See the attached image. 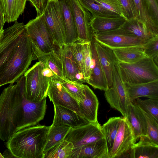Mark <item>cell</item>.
<instances>
[{
    "instance_id": "1",
    "label": "cell",
    "mask_w": 158,
    "mask_h": 158,
    "mask_svg": "<svg viewBox=\"0 0 158 158\" xmlns=\"http://www.w3.org/2000/svg\"><path fill=\"white\" fill-rule=\"evenodd\" d=\"M10 83L0 95V139L7 141L17 131L36 125L43 120L47 108L46 98L34 102L25 94V77Z\"/></svg>"
},
{
    "instance_id": "2",
    "label": "cell",
    "mask_w": 158,
    "mask_h": 158,
    "mask_svg": "<svg viewBox=\"0 0 158 158\" xmlns=\"http://www.w3.org/2000/svg\"><path fill=\"white\" fill-rule=\"evenodd\" d=\"M50 126L36 125L15 133L6 146L17 158H44V149Z\"/></svg>"
},
{
    "instance_id": "3",
    "label": "cell",
    "mask_w": 158,
    "mask_h": 158,
    "mask_svg": "<svg viewBox=\"0 0 158 158\" xmlns=\"http://www.w3.org/2000/svg\"><path fill=\"white\" fill-rule=\"evenodd\" d=\"M36 59L26 29L10 56L0 70V87L16 82L28 70L32 61Z\"/></svg>"
},
{
    "instance_id": "4",
    "label": "cell",
    "mask_w": 158,
    "mask_h": 158,
    "mask_svg": "<svg viewBox=\"0 0 158 158\" xmlns=\"http://www.w3.org/2000/svg\"><path fill=\"white\" fill-rule=\"evenodd\" d=\"M119 73L124 83L136 84L158 80V67L153 59L146 57L132 63L118 61Z\"/></svg>"
},
{
    "instance_id": "5",
    "label": "cell",
    "mask_w": 158,
    "mask_h": 158,
    "mask_svg": "<svg viewBox=\"0 0 158 158\" xmlns=\"http://www.w3.org/2000/svg\"><path fill=\"white\" fill-rule=\"evenodd\" d=\"M44 65L42 62L39 61L23 75L25 77V97L29 101L39 102L47 96L50 79L42 73Z\"/></svg>"
},
{
    "instance_id": "6",
    "label": "cell",
    "mask_w": 158,
    "mask_h": 158,
    "mask_svg": "<svg viewBox=\"0 0 158 158\" xmlns=\"http://www.w3.org/2000/svg\"><path fill=\"white\" fill-rule=\"evenodd\" d=\"M25 26L32 46L46 54L55 50L57 45L48 29L43 14L30 20Z\"/></svg>"
},
{
    "instance_id": "7",
    "label": "cell",
    "mask_w": 158,
    "mask_h": 158,
    "mask_svg": "<svg viewBox=\"0 0 158 158\" xmlns=\"http://www.w3.org/2000/svg\"><path fill=\"white\" fill-rule=\"evenodd\" d=\"M117 62L114 66L112 86L105 91L104 95L110 106L119 111L123 117H125L128 105L131 102L124 83L120 76Z\"/></svg>"
},
{
    "instance_id": "8",
    "label": "cell",
    "mask_w": 158,
    "mask_h": 158,
    "mask_svg": "<svg viewBox=\"0 0 158 158\" xmlns=\"http://www.w3.org/2000/svg\"><path fill=\"white\" fill-rule=\"evenodd\" d=\"M45 23L55 43L61 48L65 44V29L59 1L48 2L43 13Z\"/></svg>"
},
{
    "instance_id": "9",
    "label": "cell",
    "mask_w": 158,
    "mask_h": 158,
    "mask_svg": "<svg viewBox=\"0 0 158 158\" xmlns=\"http://www.w3.org/2000/svg\"><path fill=\"white\" fill-rule=\"evenodd\" d=\"M94 39L112 49L134 46H143L148 42L125 33L119 28L113 30L93 33Z\"/></svg>"
},
{
    "instance_id": "10",
    "label": "cell",
    "mask_w": 158,
    "mask_h": 158,
    "mask_svg": "<svg viewBox=\"0 0 158 158\" xmlns=\"http://www.w3.org/2000/svg\"><path fill=\"white\" fill-rule=\"evenodd\" d=\"M105 138L98 122L89 123L84 125L71 128L64 139L71 142L75 148Z\"/></svg>"
},
{
    "instance_id": "11",
    "label": "cell",
    "mask_w": 158,
    "mask_h": 158,
    "mask_svg": "<svg viewBox=\"0 0 158 158\" xmlns=\"http://www.w3.org/2000/svg\"><path fill=\"white\" fill-rule=\"evenodd\" d=\"M26 31L23 23L17 21L12 26L3 30L0 39V70L10 56Z\"/></svg>"
},
{
    "instance_id": "12",
    "label": "cell",
    "mask_w": 158,
    "mask_h": 158,
    "mask_svg": "<svg viewBox=\"0 0 158 158\" xmlns=\"http://www.w3.org/2000/svg\"><path fill=\"white\" fill-rule=\"evenodd\" d=\"M135 143L131 128L126 118L123 117L109 153V158H120L125 156Z\"/></svg>"
},
{
    "instance_id": "13",
    "label": "cell",
    "mask_w": 158,
    "mask_h": 158,
    "mask_svg": "<svg viewBox=\"0 0 158 158\" xmlns=\"http://www.w3.org/2000/svg\"><path fill=\"white\" fill-rule=\"evenodd\" d=\"M76 26L78 40L90 42L93 37L89 22L92 15L79 0H70Z\"/></svg>"
},
{
    "instance_id": "14",
    "label": "cell",
    "mask_w": 158,
    "mask_h": 158,
    "mask_svg": "<svg viewBox=\"0 0 158 158\" xmlns=\"http://www.w3.org/2000/svg\"><path fill=\"white\" fill-rule=\"evenodd\" d=\"M47 96L54 105L69 108L80 114L78 102L66 91L60 81L49 80Z\"/></svg>"
},
{
    "instance_id": "15",
    "label": "cell",
    "mask_w": 158,
    "mask_h": 158,
    "mask_svg": "<svg viewBox=\"0 0 158 158\" xmlns=\"http://www.w3.org/2000/svg\"><path fill=\"white\" fill-rule=\"evenodd\" d=\"M84 97L78 102L80 115L89 123H96L99 106L98 99L93 91L83 84Z\"/></svg>"
},
{
    "instance_id": "16",
    "label": "cell",
    "mask_w": 158,
    "mask_h": 158,
    "mask_svg": "<svg viewBox=\"0 0 158 158\" xmlns=\"http://www.w3.org/2000/svg\"><path fill=\"white\" fill-rule=\"evenodd\" d=\"M70 158H109L105 138L73 148Z\"/></svg>"
},
{
    "instance_id": "17",
    "label": "cell",
    "mask_w": 158,
    "mask_h": 158,
    "mask_svg": "<svg viewBox=\"0 0 158 158\" xmlns=\"http://www.w3.org/2000/svg\"><path fill=\"white\" fill-rule=\"evenodd\" d=\"M92 61L90 65V75L86 82L95 89L104 91L109 89L106 79L101 65L96 49L94 40L92 39L90 43Z\"/></svg>"
},
{
    "instance_id": "18",
    "label": "cell",
    "mask_w": 158,
    "mask_h": 158,
    "mask_svg": "<svg viewBox=\"0 0 158 158\" xmlns=\"http://www.w3.org/2000/svg\"><path fill=\"white\" fill-rule=\"evenodd\" d=\"M94 40L99 61L104 73L109 89L112 85L114 66L118 60L113 49L94 39Z\"/></svg>"
},
{
    "instance_id": "19",
    "label": "cell",
    "mask_w": 158,
    "mask_h": 158,
    "mask_svg": "<svg viewBox=\"0 0 158 158\" xmlns=\"http://www.w3.org/2000/svg\"><path fill=\"white\" fill-rule=\"evenodd\" d=\"M54 115L52 125H64L77 127L89 122L76 111L64 107L54 105Z\"/></svg>"
},
{
    "instance_id": "20",
    "label": "cell",
    "mask_w": 158,
    "mask_h": 158,
    "mask_svg": "<svg viewBox=\"0 0 158 158\" xmlns=\"http://www.w3.org/2000/svg\"><path fill=\"white\" fill-rule=\"evenodd\" d=\"M132 130L135 142L140 137L146 136L147 129L145 121L140 109L134 102L128 105L126 116Z\"/></svg>"
},
{
    "instance_id": "21",
    "label": "cell",
    "mask_w": 158,
    "mask_h": 158,
    "mask_svg": "<svg viewBox=\"0 0 158 158\" xmlns=\"http://www.w3.org/2000/svg\"><path fill=\"white\" fill-rule=\"evenodd\" d=\"M61 6L65 29V44L78 40V36L70 0H58Z\"/></svg>"
},
{
    "instance_id": "22",
    "label": "cell",
    "mask_w": 158,
    "mask_h": 158,
    "mask_svg": "<svg viewBox=\"0 0 158 158\" xmlns=\"http://www.w3.org/2000/svg\"><path fill=\"white\" fill-rule=\"evenodd\" d=\"M124 84L131 102L140 97L158 98V80L140 84Z\"/></svg>"
},
{
    "instance_id": "23",
    "label": "cell",
    "mask_w": 158,
    "mask_h": 158,
    "mask_svg": "<svg viewBox=\"0 0 158 158\" xmlns=\"http://www.w3.org/2000/svg\"><path fill=\"white\" fill-rule=\"evenodd\" d=\"M126 155L131 158H158V144L151 141L146 136L140 137ZM125 155V156H126Z\"/></svg>"
},
{
    "instance_id": "24",
    "label": "cell",
    "mask_w": 158,
    "mask_h": 158,
    "mask_svg": "<svg viewBox=\"0 0 158 158\" xmlns=\"http://www.w3.org/2000/svg\"><path fill=\"white\" fill-rule=\"evenodd\" d=\"M119 28L125 33L146 42L158 36L154 34L145 23L138 19L127 20Z\"/></svg>"
},
{
    "instance_id": "25",
    "label": "cell",
    "mask_w": 158,
    "mask_h": 158,
    "mask_svg": "<svg viewBox=\"0 0 158 158\" xmlns=\"http://www.w3.org/2000/svg\"><path fill=\"white\" fill-rule=\"evenodd\" d=\"M127 20L120 16H91L89 24L93 33L110 31L119 28Z\"/></svg>"
},
{
    "instance_id": "26",
    "label": "cell",
    "mask_w": 158,
    "mask_h": 158,
    "mask_svg": "<svg viewBox=\"0 0 158 158\" xmlns=\"http://www.w3.org/2000/svg\"><path fill=\"white\" fill-rule=\"evenodd\" d=\"M59 51L64 69V78L77 82L75 77L80 72L75 61L69 45H64Z\"/></svg>"
},
{
    "instance_id": "27",
    "label": "cell",
    "mask_w": 158,
    "mask_h": 158,
    "mask_svg": "<svg viewBox=\"0 0 158 158\" xmlns=\"http://www.w3.org/2000/svg\"><path fill=\"white\" fill-rule=\"evenodd\" d=\"M138 16L155 35H158V21L154 17L147 0H133Z\"/></svg>"
},
{
    "instance_id": "28",
    "label": "cell",
    "mask_w": 158,
    "mask_h": 158,
    "mask_svg": "<svg viewBox=\"0 0 158 158\" xmlns=\"http://www.w3.org/2000/svg\"><path fill=\"white\" fill-rule=\"evenodd\" d=\"M27 0H0L5 22L17 21L23 12Z\"/></svg>"
},
{
    "instance_id": "29",
    "label": "cell",
    "mask_w": 158,
    "mask_h": 158,
    "mask_svg": "<svg viewBox=\"0 0 158 158\" xmlns=\"http://www.w3.org/2000/svg\"><path fill=\"white\" fill-rule=\"evenodd\" d=\"M118 61L132 63L147 56L143 46H134L113 49Z\"/></svg>"
},
{
    "instance_id": "30",
    "label": "cell",
    "mask_w": 158,
    "mask_h": 158,
    "mask_svg": "<svg viewBox=\"0 0 158 158\" xmlns=\"http://www.w3.org/2000/svg\"><path fill=\"white\" fill-rule=\"evenodd\" d=\"M71 128L64 125H51L50 126L44 149V154L59 142L64 140Z\"/></svg>"
},
{
    "instance_id": "31",
    "label": "cell",
    "mask_w": 158,
    "mask_h": 158,
    "mask_svg": "<svg viewBox=\"0 0 158 158\" xmlns=\"http://www.w3.org/2000/svg\"><path fill=\"white\" fill-rule=\"evenodd\" d=\"M122 118L121 117H111L101 126L102 131L105 135L109 153L112 147Z\"/></svg>"
},
{
    "instance_id": "32",
    "label": "cell",
    "mask_w": 158,
    "mask_h": 158,
    "mask_svg": "<svg viewBox=\"0 0 158 158\" xmlns=\"http://www.w3.org/2000/svg\"><path fill=\"white\" fill-rule=\"evenodd\" d=\"M73 148L71 142L64 140L45 153L44 158H70Z\"/></svg>"
},
{
    "instance_id": "33",
    "label": "cell",
    "mask_w": 158,
    "mask_h": 158,
    "mask_svg": "<svg viewBox=\"0 0 158 158\" xmlns=\"http://www.w3.org/2000/svg\"><path fill=\"white\" fill-rule=\"evenodd\" d=\"M133 102L158 123V98L142 100L138 98Z\"/></svg>"
},
{
    "instance_id": "34",
    "label": "cell",
    "mask_w": 158,
    "mask_h": 158,
    "mask_svg": "<svg viewBox=\"0 0 158 158\" xmlns=\"http://www.w3.org/2000/svg\"><path fill=\"white\" fill-rule=\"evenodd\" d=\"M79 1L81 5L90 13L92 16H120L106 9L93 0Z\"/></svg>"
},
{
    "instance_id": "35",
    "label": "cell",
    "mask_w": 158,
    "mask_h": 158,
    "mask_svg": "<svg viewBox=\"0 0 158 158\" xmlns=\"http://www.w3.org/2000/svg\"><path fill=\"white\" fill-rule=\"evenodd\" d=\"M61 84L66 91L78 102L81 101L84 97L83 90V84L73 82L64 78Z\"/></svg>"
},
{
    "instance_id": "36",
    "label": "cell",
    "mask_w": 158,
    "mask_h": 158,
    "mask_svg": "<svg viewBox=\"0 0 158 158\" xmlns=\"http://www.w3.org/2000/svg\"><path fill=\"white\" fill-rule=\"evenodd\" d=\"M140 110L145 121L147 129L146 136L152 142L158 144V123L152 117Z\"/></svg>"
},
{
    "instance_id": "37",
    "label": "cell",
    "mask_w": 158,
    "mask_h": 158,
    "mask_svg": "<svg viewBox=\"0 0 158 158\" xmlns=\"http://www.w3.org/2000/svg\"><path fill=\"white\" fill-rule=\"evenodd\" d=\"M108 10L128 20L119 0H93Z\"/></svg>"
},
{
    "instance_id": "38",
    "label": "cell",
    "mask_w": 158,
    "mask_h": 158,
    "mask_svg": "<svg viewBox=\"0 0 158 158\" xmlns=\"http://www.w3.org/2000/svg\"><path fill=\"white\" fill-rule=\"evenodd\" d=\"M81 42L83 53L84 76L86 82L90 75V65L92 61V52L90 42Z\"/></svg>"
},
{
    "instance_id": "39",
    "label": "cell",
    "mask_w": 158,
    "mask_h": 158,
    "mask_svg": "<svg viewBox=\"0 0 158 158\" xmlns=\"http://www.w3.org/2000/svg\"><path fill=\"white\" fill-rule=\"evenodd\" d=\"M71 51L80 71L84 74L83 53L81 42L77 40L70 45Z\"/></svg>"
},
{
    "instance_id": "40",
    "label": "cell",
    "mask_w": 158,
    "mask_h": 158,
    "mask_svg": "<svg viewBox=\"0 0 158 158\" xmlns=\"http://www.w3.org/2000/svg\"><path fill=\"white\" fill-rule=\"evenodd\" d=\"M145 55L153 59L156 64L158 63V36L143 45Z\"/></svg>"
},
{
    "instance_id": "41",
    "label": "cell",
    "mask_w": 158,
    "mask_h": 158,
    "mask_svg": "<svg viewBox=\"0 0 158 158\" xmlns=\"http://www.w3.org/2000/svg\"><path fill=\"white\" fill-rule=\"evenodd\" d=\"M124 12L128 20L138 19L133 0H119Z\"/></svg>"
},
{
    "instance_id": "42",
    "label": "cell",
    "mask_w": 158,
    "mask_h": 158,
    "mask_svg": "<svg viewBox=\"0 0 158 158\" xmlns=\"http://www.w3.org/2000/svg\"><path fill=\"white\" fill-rule=\"evenodd\" d=\"M35 7L38 16L42 15L46 6V0H28Z\"/></svg>"
},
{
    "instance_id": "43",
    "label": "cell",
    "mask_w": 158,
    "mask_h": 158,
    "mask_svg": "<svg viewBox=\"0 0 158 158\" xmlns=\"http://www.w3.org/2000/svg\"><path fill=\"white\" fill-rule=\"evenodd\" d=\"M152 13L158 21V0H147Z\"/></svg>"
},
{
    "instance_id": "44",
    "label": "cell",
    "mask_w": 158,
    "mask_h": 158,
    "mask_svg": "<svg viewBox=\"0 0 158 158\" xmlns=\"http://www.w3.org/2000/svg\"><path fill=\"white\" fill-rule=\"evenodd\" d=\"M2 7L0 2V23L3 27L5 23Z\"/></svg>"
},
{
    "instance_id": "45",
    "label": "cell",
    "mask_w": 158,
    "mask_h": 158,
    "mask_svg": "<svg viewBox=\"0 0 158 158\" xmlns=\"http://www.w3.org/2000/svg\"><path fill=\"white\" fill-rule=\"evenodd\" d=\"M4 158H16L12 153L11 151L9 149L6 150L2 155Z\"/></svg>"
},
{
    "instance_id": "46",
    "label": "cell",
    "mask_w": 158,
    "mask_h": 158,
    "mask_svg": "<svg viewBox=\"0 0 158 158\" xmlns=\"http://www.w3.org/2000/svg\"><path fill=\"white\" fill-rule=\"evenodd\" d=\"M48 2H56L58 1V0H46Z\"/></svg>"
},
{
    "instance_id": "47",
    "label": "cell",
    "mask_w": 158,
    "mask_h": 158,
    "mask_svg": "<svg viewBox=\"0 0 158 158\" xmlns=\"http://www.w3.org/2000/svg\"><path fill=\"white\" fill-rule=\"evenodd\" d=\"M3 27L1 25V23H0V31H2L3 30Z\"/></svg>"
},
{
    "instance_id": "48",
    "label": "cell",
    "mask_w": 158,
    "mask_h": 158,
    "mask_svg": "<svg viewBox=\"0 0 158 158\" xmlns=\"http://www.w3.org/2000/svg\"><path fill=\"white\" fill-rule=\"evenodd\" d=\"M3 30L2 31H0V39L1 38L3 32Z\"/></svg>"
},
{
    "instance_id": "49",
    "label": "cell",
    "mask_w": 158,
    "mask_h": 158,
    "mask_svg": "<svg viewBox=\"0 0 158 158\" xmlns=\"http://www.w3.org/2000/svg\"><path fill=\"white\" fill-rule=\"evenodd\" d=\"M0 158H4L2 155L1 154L0 152Z\"/></svg>"
}]
</instances>
